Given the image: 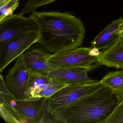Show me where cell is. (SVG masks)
I'll use <instances>...</instances> for the list:
<instances>
[{"mask_svg":"<svg viewBox=\"0 0 123 123\" xmlns=\"http://www.w3.org/2000/svg\"><path fill=\"white\" fill-rule=\"evenodd\" d=\"M40 39L38 29L16 36L0 47V72Z\"/></svg>","mask_w":123,"mask_h":123,"instance_id":"5b68a950","label":"cell"},{"mask_svg":"<svg viewBox=\"0 0 123 123\" xmlns=\"http://www.w3.org/2000/svg\"><path fill=\"white\" fill-rule=\"evenodd\" d=\"M104 123H123V98L119 101Z\"/></svg>","mask_w":123,"mask_h":123,"instance_id":"e0dca14e","label":"cell"},{"mask_svg":"<svg viewBox=\"0 0 123 123\" xmlns=\"http://www.w3.org/2000/svg\"><path fill=\"white\" fill-rule=\"evenodd\" d=\"M39 30V43L52 54L81 47L86 30L80 18L69 12L34 11L29 16Z\"/></svg>","mask_w":123,"mask_h":123,"instance_id":"6da1fadb","label":"cell"},{"mask_svg":"<svg viewBox=\"0 0 123 123\" xmlns=\"http://www.w3.org/2000/svg\"><path fill=\"white\" fill-rule=\"evenodd\" d=\"M100 52L98 49L91 46L80 47L72 50L52 54L48 60L57 68H82L91 72L100 66L98 57Z\"/></svg>","mask_w":123,"mask_h":123,"instance_id":"3957f363","label":"cell"},{"mask_svg":"<svg viewBox=\"0 0 123 123\" xmlns=\"http://www.w3.org/2000/svg\"><path fill=\"white\" fill-rule=\"evenodd\" d=\"M123 30V18L120 17L110 23L92 41L91 47L98 50L109 49L116 42Z\"/></svg>","mask_w":123,"mask_h":123,"instance_id":"8fae6325","label":"cell"},{"mask_svg":"<svg viewBox=\"0 0 123 123\" xmlns=\"http://www.w3.org/2000/svg\"><path fill=\"white\" fill-rule=\"evenodd\" d=\"M24 54L26 64L31 73H39L58 68L48 61L52 54L39 43L31 46Z\"/></svg>","mask_w":123,"mask_h":123,"instance_id":"30bf717a","label":"cell"},{"mask_svg":"<svg viewBox=\"0 0 123 123\" xmlns=\"http://www.w3.org/2000/svg\"><path fill=\"white\" fill-rule=\"evenodd\" d=\"M56 0H28L19 14L24 16L27 13H31L39 8L51 4Z\"/></svg>","mask_w":123,"mask_h":123,"instance_id":"2e32d148","label":"cell"},{"mask_svg":"<svg viewBox=\"0 0 123 123\" xmlns=\"http://www.w3.org/2000/svg\"><path fill=\"white\" fill-rule=\"evenodd\" d=\"M89 72L88 70L82 68H58L38 73L69 85H90L99 81L90 78L88 75Z\"/></svg>","mask_w":123,"mask_h":123,"instance_id":"9c48e42d","label":"cell"},{"mask_svg":"<svg viewBox=\"0 0 123 123\" xmlns=\"http://www.w3.org/2000/svg\"><path fill=\"white\" fill-rule=\"evenodd\" d=\"M24 54L17 58L15 64L5 77V82L7 88L18 99L28 98L31 73L26 64Z\"/></svg>","mask_w":123,"mask_h":123,"instance_id":"52a82bcc","label":"cell"},{"mask_svg":"<svg viewBox=\"0 0 123 123\" xmlns=\"http://www.w3.org/2000/svg\"><path fill=\"white\" fill-rule=\"evenodd\" d=\"M119 100L104 85L95 92L52 113L59 123H104Z\"/></svg>","mask_w":123,"mask_h":123,"instance_id":"7a4b0ae2","label":"cell"},{"mask_svg":"<svg viewBox=\"0 0 123 123\" xmlns=\"http://www.w3.org/2000/svg\"><path fill=\"white\" fill-rule=\"evenodd\" d=\"M0 101L12 108L25 123H41L47 111V98L18 99L15 96L0 94Z\"/></svg>","mask_w":123,"mask_h":123,"instance_id":"277c9868","label":"cell"},{"mask_svg":"<svg viewBox=\"0 0 123 123\" xmlns=\"http://www.w3.org/2000/svg\"><path fill=\"white\" fill-rule=\"evenodd\" d=\"M100 81L103 85L110 89L119 101L123 99V69L108 72Z\"/></svg>","mask_w":123,"mask_h":123,"instance_id":"4fadbf2b","label":"cell"},{"mask_svg":"<svg viewBox=\"0 0 123 123\" xmlns=\"http://www.w3.org/2000/svg\"><path fill=\"white\" fill-rule=\"evenodd\" d=\"M38 29L29 17L19 14L9 16L0 21V47L16 36Z\"/></svg>","mask_w":123,"mask_h":123,"instance_id":"ba28073f","label":"cell"},{"mask_svg":"<svg viewBox=\"0 0 123 123\" xmlns=\"http://www.w3.org/2000/svg\"><path fill=\"white\" fill-rule=\"evenodd\" d=\"M0 116L7 123H25L13 109L3 102H0Z\"/></svg>","mask_w":123,"mask_h":123,"instance_id":"5bb4252c","label":"cell"},{"mask_svg":"<svg viewBox=\"0 0 123 123\" xmlns=\"http://www.w3.org/2000/svg\"><path fill=\"white\" fill-rule=\"evenodd\" d=\"M19 3L20 0H0V21L13 14Z\"/></svg>","mask_w":123,"mask_h":123,"instance_id":"9a60e30c","label":"cell"},{"mask_svg":"<svg viewBox=\"0 0 123 123\" xmlns=\"http://www.w3.org/2000/svg\"><path fill=\"white\" fill-rule=\"evenodd\" d=\"M0 94L15 96L8 89L6 85L5 82L3 79V77L2 74H0Z\"/></svg>","mask_w":123,"mask_h":123,"instance_id":"ac0fdd59","label":"cell"},{"mask_svg":"<svg viewBox=\"0 0 123 123\" xmlns=\"http://www.w3.org/2000/svg\"><path fill=\"white\" fill-rule=\"evenodd\" d=\"M100 65L123 70V30L116 42L98 56Z\"/></svg>","mask_w":123,"mask_h":123,"instance_id":"7c38bea8","label":"cell"},{"mask_svg":"<svg viewBox=\"0 0 123 123\" xmlns=\"http://www.w3.org/2000/svg\"><path fill=\"white\" fill-rule=\"evenodd\" d=\"M102 85L100 80L90 85H68L48 98L47 111L52 113L56 109L74 102L80 98L95 92Z\"/></svg>","mask_w":123,"mask_h":123,"instance_id":"8992f818","label":"cell"}]
</instances>
